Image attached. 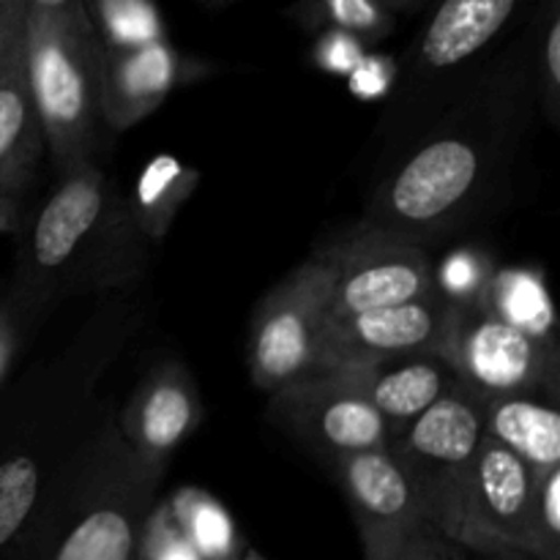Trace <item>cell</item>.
<instances>
[{
    "instance_id": "3957f363",
    "label": "cell",
    "mask_w": 560,
    "mask_h": 560,
    "mask_svg": "<svg viewBox=\"0 0 560 560\" xmlns=\"http://www.w3.org/2000/svg\"><path fill=\"white\" fill-rule=\"evenodd\" d=\"M124 213H115V191L98 162H85L60 175L27 235L22 257L25 306L36 310L55 293L71 288V279L93 241L102 238V230Z\"/></svg>"
},
{
    "instance_id": "7402d4cb",
    "label": "cell",
    "mask_w": 560,
    "mask_h": 560,
    "mask_svg": "<svg viewBox=\"0 0 560 560\" xmlns=\"http://www.w3.org/2000/svg\"><path fill=\"white\" fill-rule=\"evenodd\" d=\"M167 509L202 560H241L244 556L246 541L241 539L233 514L211 492L180 487L167 498Z\"/></svg>"
},
{
    "instance_id": "2e32d148",
    "label": "cell",
    "mask_w": 560,
    "mask_h": 560,
    "mask_svg": "<svg viewBox=\"0 0 560 560\" xmlns=\"http://www.w3.org/2000/svg\"><path fill=\"white\" fill-rule=\"evenodd\" d=\"M345 372L359 383L364 397L388 421L392 432L419 419L424 410L459 386L446 361L427 353L345 366Z\"/></svg>"
},
{
    "instance_id": "8fae6325",
    "label": "cell",
    "mask_w": 560,
    "mask_h": 560,
    "mask_svg": "<svg viewBox=\"0 0 560 560\" xmlns=\"http://www.w3.org/2000/svg\"><path fill=\"white\" fill-rule=\"evenodd\" d=\"M353 523L364 560H377L419 525L430 523L413 485L388 448L350 454L331 465Z\"/></svg>"
},
{
    "instance_id": "4fadbf2b",
    "label": "cell",
    "mask_w": 560,
    "mask_h": 560,
    "mask_svg": "<svg viewBox=\"0 0 560 560\" xmlns=\"http://www.w3.org/2000/svg\"><path fill=\"white\" fill-rule=\"evenodd\" d=\"M208 74V63L186 58L170 38L137 49H102L104 126L126 131L162 107L178 85Z\"/></svg>"
},
{
    "instance_id": "ba28073f",
    "label": "cell",
    "mask_w": 560,
    "mask_h": 560,
    "mask_svg": "<svg viewBox=\"0 0 560 560\" xmlns=\"http://www.w3.org/2000/svg\"><path fill=\"white\" fill-rule=\"evenodd\" d=\"M481 178V151L463 135H441L413 153L383 184L366 228L410 241L443 222Z\"/></svg>"
},
{
    "instance_id": "d6986e66",
    "label": "cell",
    "mask_w": 560,
    "mask_h": 560,
    "mask_svg": "<svg viewBox=\"0 0 560 560\" xmlns=\"http://www.w3.org/2000/svg\"><path fill=\"white\" fill-rule=\"evenodd\" d=\"M432 3L435 0H295L290 16L312 36L337 27L375 47L397 31L402 16L419 14Z\"/></svg>"
},
{
    "instance_id": "83f0119b",
    "label": "cell",
    "mask_w": 560,
    "mask_h": 560,
    "mask_svg": "<svg viewBox=\"0 0 560 560\" xmlns=\"http://www.w3.org/2000/svg\"><path fill=\"white\" fill-rule=\"evenodd\" d=\"M490 273L492 271L479 252L459 249L448 255L441 268L435 266V288L452 304H474Z\"/></svg>"
},
{
    "instance_id": "d6a6232c",
    "label": "cell",
    "mask_w": 560,
    "mask_h": 560,
    "mask_svg": "<svg viewBox=\"0 0 560 560\" xmlns=\"http://www.w3.org/2000/svg\"><path fill=\"white\" fill-rule=\"evenodd\" d=\"M27 9L47 11V14L63 16V20L80 22V25H91L85 14V0H25Z\"/></svg>"
},
{
    "instance_id": "9a60e30c",
    "label": "cell",
    "mask_w": 560,
    "mask_h": 560,
    "mask_svg": "<svg viewBox=\"0 0 560 560\" xmlns=\"http://www.w3.org/2000/svg\"><path fill=\"white\" fill-rule=\"evenodd\" d=\"M200 419L202 405L191 375L180 364H164L140 383L126 405L120 438L142 465L164 470Z\"/></svg>"
},
{
    "instance_id": "d4e9b609",
    "label": "cell",
    "mask_w": 560,
    "mask_h": 560,
    "mask_svg": "<svg viewBox=\"0 0 560 560\" xmlns=\"http://www.w3.org/2000/svg\"><path fill=\"white\" fill-rule=\"evenodd\" d=\"M536 71L545 113L552 124L560 118V0H536L534 9Z\"/></svg>"
},
{
    "instance_id": "7c38bea8",
    "label": "cell",
    "mask_w": 560,
    "mask_h": 560,
    "mask_svg": "<svg viewBox=\"0 0 560 560\" xmlns=\"http://www.w3.org/2000/svg\"><path fill=\"white\" fill-rule=\"evenodd\" d=\"M534 0H435L410 52V80H448L479 60Z\"/></svg>"
},
{
    "instance_id": "cb8c5ba5",
    "label": "cell",
    "mask_w": 560,
    "mask_h": 560,
    "mask_svg": "<svg viewBox=\"0 0 560 560\" xmlns=\"http://www.w3.org/2000/svg\"><path fill=\"white\" fill-rule=\"evenodd\" d=\"M42 498V470L27 454L0 463V558L11 550L25 525L31 523Z\"/></svg>"
},
{
    "instance_id": "e575fe53",
    "label": "cell",
    "mask_w": 560,
    "mask_h": 560,
    "mask_svg": "<svg viewBox=\"0 0 560 560\" xmlns=\"http://www.w3.org/2000/svg\"><path fill=\"white\" fill-rule=\"evenodd\" d=\"M20 228V200L11 195H0V235L14 233Z\"/></svg>"
},
{
    "instance_id": "30bf717a",
    "label": "cell",
    "mask_w": 560,
    "mask_h": 560,
    "mask_svg": "<svg viewBox=\"0 0 560 560\" xmlns=\"http://www.w3.org/2000/svg\"><path fill=\"white\" fill-rule=\"evenodd\" d=\"M448 315L452 301L432 293L410 304L383 306L331 320L323 328L317 370H345L399 355H438L446 337Z\"/></svg>"
},
{
    "instance_id": "603a6c76",
    "label": "cell",
    "mask_w": 560,
    "mask_h": 560,
    "mask_svg": "<svg viewBox=\"0 0 560 560\" xmlns=\"http://www.w3.org/2000/svg\"><path fill=\"white\" fill-rule=\"evenodd\" d=\"M85 14L102 49H137L167 38L156 0H85Z\"/></svg>"
},
{
    "instance_id": "ffe728a7",
    "label": "cell",
    "mask_w": 560,
    "mask_h": 560,
    "mask_svg": "<svg viewBox=\"0 0 560 560\" xmlns=\"http://www.w3.org/2000/svg\"><path fill=\"white\" fill-rule=\"evenodd\" d=\"M474 304L528 337L556 342V306H552L545 277L534 268L492 271Z\"/></svg>"
},
{
    "instance_id": "e0dca14e",
    "label": "cell",
    "mask_w": 560,
    "mask_h": 560,
    "mask_svg": "<svg viewBox=\"0 0 560 560\" xmlns=\"http://www.w3.org/2000/svg\"><path fill=\"white\" fill-rule=\"evenodd\" d=\"M485 438L495 441L534 474L560 465V413L545 394L485 399Z\"/></svg>"
},
{
    "instance_id": "4dcf8cb0",
    "label": "cell",
    "mask_w": 560,
    "mask_h": 560,
    "mask_svg": "<svg viewBox=\"0 0 560 560\" xmlns=\"http://www.w3.org/2000/svg\"><path fill=\"white\" fill-rule=\"evenodd\" d=\"M397 74L399 66L392 55L372 52L370 49L359 60V66L348 74V88L361 102H375V98H383L392 91V85L397 82Z\"/></svg>"
},
{
    "instance_id": "d590c367",
    "label": "cell",
    "mask_w": 560,
    "mask_h": 560,
    "mask_svg": "<svg viewBox=\"0 0 560 560\" xmlns=\"http://www.w3.org/2000/svg\"><path fill=\"white\" fill-rule=\"evenodd\" d=\"M468 560H534L523 552H470Z\"/></svg>"
},
{
    "instance_id": "74e56055",
    "label": "cell",
    "mask_w": 560,
    "mask_h": 560,
    "mask_svg": "<svg viewBox=\"0 0 560 560\" xmlns=\"http://www.w3.org/2000/svg\"><path fill=\"white\" fill-rule=\"evenodd\" d=\"M200 3H206V5H219V3H230V0H200Z\"/></svg>"
},
{
    "instance_id": "52a82bcc",
    "label": "cell",
    "mask_w": 560,
    "mask_h": 560,
    "mask_svg": "<svg viewBox=\"0 0 560 560\" xmlns=\"http://www.w3.org/2000/svg\"><path fill=\"white\" fill-rule=\"evenodd\" d=\"M271 397V413L331 465L392 443L388 421L345 370L310 372Z\"/></svg>"
},
{
    "instance_id": "5b68a950",
    "label": "cell",
    "mask_w": 560,
    "mask_h": 560,
    "mask_svg": "<svg viewBox=\"0 0 560 560\" xmlns=\"http://www.w3.org/2000/svg\"><path fill=\"white\" fill-rule=\"evenodd\" d=\"M328 299L331 260L326 249L301 262L277 288L268 290L252 317L246 345L252 381L262 392L273 394L317 370V350L328 323Z\"/></svg>"
},
{
    "instance_id": "9c48e42d",
    "label": "cell",
    "mask_w": 560,
    "mask_h": 560,
    "mask_svg": "<svg viewBox=\"0 0 560 560\" xmlns=\"http://www.w3.org/2000/svg\"><path fill=\"white\" fill-rule=\"evenodd\" d=\"M534 487L536 474L523 459L490 438H481L465 498L459 545L470 552H523L534 558Z\"/></svg>"
},
{
    "instance_id": "5bb4252c",
    "label": "cell",
    "mask_w": 560,
    "mask_h": 560,
    "mask_svg": "<svg viewBox=\"0 0 560 560\" xmlns=\"http://www.w3.org/2000/svg\"><path fill=\"white\" fill-rule=\"evenodd\" d=\"M164 470L140 465L120 490H102L49 545L42 560H135L153 487Z\"/></svg>"
},
{
    "instance_id": "836d02e7",
    "label": "cell",
    "mask_w": 560,
    "mask_h": 560,
    "mask_svg": "<svg viewBox=\"0 0 560 560\" xmlns=\"http://www.w3.org/2000/svg\"><path fill=\"white\" fill-rule=\"evenodd\" d=\"M14 355V326H11L9 315H5L3 304H0V381H3L5 370Z\"/></svg>"
},
{
    "instance_id": "8992f818",
    "label": "cell",
    "mask_w": 560,
    "mask_h": 560,
    "mask_svg": "<svg viewBox=\"0 0 560 560\" xmlns=\"http://www.w3.org/2000/svg\"><path fill=\"white\" fill-rule=\"evenodd\" d=\"M326 252L331 260L328 323L438 293L435 262L416 241L364 228Z\"/></svg>"
},
{
    "instance_id": "6da1fadb",
    "label": "cell",
    "mask_w": 560,
    "mask_h": 560,
    "mask_svg": "<svg viewBox=\"0 0 560 560\" xmlns=\"http://www.w3.org/2000/svg\"><path fill=\"white\" fill-rule=\"evenodd\" d=\"M25 74L44 148L58 175L96 162L102 115V44L91 25L27 9Z\"/></svg>"
},
{
    "instance_id": "ac0fdd59",
    "label": "cell",
    "mask_w": 560,
    "mask_h": 560,
    "mask_svg": "<svg viewBox=\"0 0 560 560\" xmlns=\"http://www.w3.org/2000/svg\"><path fill=\"white\" fill-rule=\"evenodd\" d=\"M42 124L27 91L25 52L0 77V195L16 197L44 156Z\"/></svg>"
},
{
    "instance_id": "f1b7e54d",
    "label": "cell",
    "mask_w": 560,
    "mask_h": 560,
    "mask_svg": "<svg viewBox=\"0 0 560 560\" xmlns=\"http://www.w3.org/2000/svg\"><path fill=\"white\" fill-rule=\"evenodd\" d=\"M366 52H370V47L361 38L337 31V27H326V31L315 33L312 63L320 71H326V74L348 77Z\"/></svg>"
},
{
    "instance_id": "1f68e13d",
    "label": "cell",
    "mask_w": 560,
    "mask_h": 560,
    "mask_svg": "<svg viewBox=\"0 0 560 560\" xmlns=\"http://www.w3.org/2000/svg\"><path fill=\"white\" fill-rule=\"evenodd\" d=\"M25 0H0V77L25 52Z\"/></svg>"
},
{
    "instance_id": "f546056e",
    "label": "cell",
    "mask_w": 560,
    "mask_h": 560,
    "mask_svg": "<svg viewBox=\"0 0 560 560\" xmlns=\"http://www.w3.org/2000/svg\"><path fill=\"white\" fill-rule=\"evenodd\" d=\"M468 556L470 550H465L459 541L448 539L435 525L424 523L377 560H468Z\"/></svg>"
},
{
    "instance_id": "484cf974",
    "label": "cell",
    "mask_w": 560,
    "mask_h": 560,
    "mask_svg": "<svg viewBox=\"0 0 560 560\" xmlns=\"http://www.w3.org/2000/svg\"><path fill=\"white\" fill-rule=\"evenodd\" d=\"M530 530H534V558L560 560V465L536 474Z\"/></svg>"
},
{
    "instance_id": "277c9868",
    "label": "cell",
    "mask_w": 560,
    "mask_h": 560,
    "mask_svg": "<svg viewBox=\"0 0 560 560\" xmlns=\"http://www.w3.org/2000/svg\"><path fill=\"white\" fill-rule=\"evenodd\" d=\"M438 359L479 399L545 394L556 399L558 345L541 342L476 304H452Z\"/></svg>"
},
{
    "instance_id": "4316f807",
    "label": "cell",
    "mask_w": 560,
    "mask_h": 560,
    "mask_svg": "<svg viewBox=\"0 0 560 560\" xmlns=\"http://www.w3.org/2000/svg\"><path fill=\"white\" fill-rule=\"evenodd\" d=\"M135 560H202L170 514L167 501L153 503L137 541Z\"/></svg>"
},
{
    "instance_id": "44dd1931",
    "label": "cell",
    "mask_w": 560,
    "mask_h": 560,
    "mask_svg": "<svg viewBox=\"0 0 560 560\" xmlns=\"http://www.w3.org/2000/svg\"><path fill=\"white\" fill-rule=\"evenodd\" d=\"M197 180H200V173L195 167H186L180 159L167 156V153L153 156L140 170L131 200H126L137 233L151 241H162L173 228L180 208L189 202Z\"/></svg>"
},
{
    "instance_id": "8d00e7d4",
    "label": "cell",
    "mask_w": 560,
    "mask_h": 560,
    "mask_svg": "<svg viewBox=\"0 0 560 560\" xmlns=\"http://www.w3.org/2000/svg\"><path fill=\"white\" fill-rule=\"evenodd\" d=\"M241 560H268V558L262 556L260 550H255V547L246 545V550H244V556H241Z\"/></svg>"
},
{
    "instance_id": "7a4b0ae2",
    "label": "cell",
    "mask_w": 560,
    "mask_h": 560,
    "mask_svg": "<svg viewBox=\"0 0 560 560\" xmlns=\"http://www.w3.org/2000/svg\"><path fill=\"white\" fill-rule=\"evenodd\" d=\"M485 438V399L457 386L441 402L397 430L388 452L413 485L430 525L463 539L465 498Z\"/></svg>"
}]
</instances>
